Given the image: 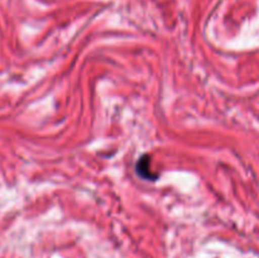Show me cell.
I'll return each mask as SVG.
<instances>
[{
  "label": "cell",
  "instance_id": "cell-1",
  "mask_svg": "<svg viewBox=\"0 0 259 258\" xmlns=\"http://www.w3.org/2000/svg\"><path fill=\"white\" fill-rule=\"evenodd\" d=\"M137 171H138V174L141 175L142 177H146V172H148L149 179H153L152 174H149V159L147 158L146 156L142 157L138 161V163H137Z\"/></svg>",
  "mask_w": 259,
  "mask_h": 258
}]
</instances>
